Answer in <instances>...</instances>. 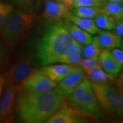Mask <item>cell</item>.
I'll return each mask as SVG.
<instances>
[{"label":"cell","instance_id":"cell-1","mask_svg":"<svg viewBox=\"0 0 123 123\" xmlns=\"http://www.w3.org/2000/svg\"><path fill=\"white\" fill-rule=\"evenodd\" d=\"M66 98L55 87L48 91L34 93L18 90L14 110L22 123H47Z\"/></svg>","mask_w":123,"mask_h":123},{"label":"cell","instance_id":"cell-2","mask_svg":"<svg viewBox=\"0 0 123 123\" xmlns=\"http://www.w3.org/2000/svg\"><path fill=\"white\" fill-rule=\"evenodd\" d=\"M73 40L62 23H53L40 38L36 47V55L40 64L44 66L57 63Z\"/></svg>","mask_w":123,"mask_h":123},{"label":"cell","instance_id":"cell-3","mask_svg":"<svg viewBox=\"0 0 123 123\" xmlns=\"http://www.w3.org/2000/svg\"><path fill=\"white\" fill-rule=\"evenodd\" d=\"M36 14L21 9H12L2 27L1 38L9 48H14L28 36L35 21Z\"/></svg>","mask_w":123,"mask_h":123},{"label":"cell","instance_id":"cell-4","mask_svg":"<svg viewBox=\"0 0 123 123\" xmlns=\"http://www.w3.org/2000/svg\"><path fill=\"white\" fill-rule=\"evenodd\" d=\"M79 109L91 116L94 120H99L102 111L92 88L91 81L84 77L67 97Z\"/></svg>","mask_w":123,"mask_h":123},{"label":"cell","instance_id":"cell-5","mask_svg":"<svg viewBox=\"0 0 123 123\" xmlns=\"http://www.w3.org/2000/svg\"><path fill=\"white\" fill-rule=\"evenodd\" d=\"M92 88L101 111L113 118H120L123 112V95L117 88L110 84H94Z\"/></svg>","mask_w":123,"mask_h":123},{"label":"cell","instance_id":"cell-6","mask_svg":"<svg viewBox=\"0 0 123 123\" xmlns=\"http://www.w3.org/2000/svg\"><path fill=\"white\" fill-rule=\"evenodd\" d=\"M94 120L91 116L79 109L67 98L59 109L47 121V123H82Z\"/></svg>","mask_w":123,"mask_h":123},{"label":"cell","instance_id":"cell-7","mask_svg":"<svg viewBox=\"0 0 123 123\" xmlns=\"http://www.w3.org/2000/svg\"><path fill=\"white\" fill-rule=\"evenodd\" d=\"M56 84L41 68H34L19 84V90L30 93L45 92L55 88Z\"/></svg>","mask_w":123,"mask_h":123},{"label":"cell","instance_id":"cell-8","mask_svg":"<svg viewBox=\"0 0 123 123\" xmlns=\"http://www.w3.org/2000/svg\"><path fill=\"white\" fill-rule=\"evenodd\" d=\"M19 86L8 84L0 98V122L10 123L14 120L17 95Z\"/></svg>","mask_w":123,"mask_h":123},{"label":"cell","instance_id":"cell-9","mask_svg":"<svg viewBox=\"0 0 123 123\" xmlns=\"http://www.w3.org/2000/svg\"><path fill=\"white\" fill-rule=\"evenodd\" d=\"M34 60L32 57H26L16 62L4 75L6 85L12 84L19 86L23 80L34 68Z\"/></svg>","mask_w":123,"mask_h":123},{"label":"cell","instance_id":"cell-10","mask_svg":"<svg viewBox=\"0 0 123 123\" xmlns=\"http://www.w3.org/2000/svg\"><path fill=\"white\" fill-rule=\"evenodd\" d=\"M70 9L65 4L54 0H47L45 1L42 18L44 21L55 23L64 19L66 14Z\"/></svg>","mask_w":123,"mask_h":123},{"label":"cell","instance_id":"cell-11","mask_svg":"<svg viewBox=\"0 0 123 123\" xmlns=\"http://www.w3.org/2000/svg\"><path fill=\"white\" fill-rule=\"evenodd\" d=\"M85 76L86 73L82 68L81 66H77L72 73L57 82L55 87L59 92L67 98L77 84L85 77Z\"/></svg>","mask_w":123,"mask_h":123},{"label":"cell","instance_id":"cell-12","mask_svg":"<svg viewBox=\"0 0 123 123\" xmlns=\"http://www.w3.org/2000/svg\"><path fill=\"white\" fill-rule=\"evenodd\" d=\"M76 67L64 63H53L44 65L41 69L50 79L57 83L72 73Z\"/></svg>","mask_w":123,"mask_h":123},{"label":"cell","instance_id":"cell-13","mask_svg":"<svg viewBox=\"0 0 123 123\" xmlns=\"http://www.w3.org/2000/svg\"><path fill=\"white\" fill-rule=\"evenodd\" d=\"M63 20L64 22H70L74 24L76 26L79 27L81 30L87 31L92 35H96L101 30L96 25L94 19L80 17L76 16L70 11L65 15Z\"/></svg>","mask_w":123,"mask_h":123},{"label":"cell","instance_id":"cell-14","mask_svg":"<svg viewBox=\"0 0 123 123\" xmlns=\"http://www.w3.org/2000/svg\"><path fill=\"white\" fill-rule=\"evenodd\" d=\"M82 44L73 40L70 47L62 56L57 63H64L75 66H79L82 59Z\"/></svg>","mask_w":123,"mask_h":123},{"label":"cell","instance_id":"cell-15","mask_svg":"<svg viewBox=\"0 0 123 123\" xmlns=\"http://www.w3.org/2000/svg\"><path fill=\"white\" fill-rule=\"evenodd\" d=\"M98 60L101 68L105 72L112 75L115 78L118 75L122 67L116 62L111 55L110 50L103 49L99 54Z\"/></svg>","mask_w":123,"mask_h":123},{"label":"cell","instance_id":"cell-16","mask_svg":"<svg viewBox=\"0 0 123 123\" xmlns=\"http://www.w3.org/2000/svg\"><path fill=\"white\" fill-rule=\"evenodd\" d=\"M96 36L101 47L103 49L111 50L120 48L122 44V37L110 30H101Z\"/></svg>","mask_w":123,"mask_h":123},{"label":"cell","instance_id":"cell-17","mask_svg":"<svg viewBox=\"0 0 123 123\" xmlns=\"http://www.w3.org/2000/svg\"><path fill=\"white\" fill-rule=\"evenodd\" d=\"M62 23L66 29V30L69 33L70 36L72 37V38L82 45L90 43L93 39L92 34L81 30L79 27L76 26L74 24L70 22H64Z\"/></svg>","mask_w":123,"mask_h":123},{"label":"cell","instance_id":"cell-18","mask_svg":"<svg viewBox=\"0 0 123 123\" xmlns=\"http://www.w3.org/2000/svg\"><path fill=\"white\" fill-rule=\"evenodd\" d=\"M91 83L94 84H110L114 81L115 77L107 73L102 68H98L85 72Z\"/></svg>","mask_w":123,"mask_h":123},{"label":"cell","instance_id":"cell-19","mask_svg":"<svg viewBox=\"0 0 123 123\" xmlns=\"http://www.w3.org/2000/svg\"><path fill=\"white\" fill-rule=\"evenodd\" d=\"M101 13L105 14L112 17L115 21L123 19V5L114 2H107L106 4L103 5L101 6Z\"/></svg>","mask_w":123,"mask_h":123},{"label":"cell","instance_id":"cell-20","mask_svg":"<svg viewBox=\"0 0 123 123\" xmlns=\"http://www.w3.org/2000/svg\"><path fill=\"white\" fill-rule=\"evenodd\" d=\"M102 49H103L98 43L97 37H93V39L90 43L84 44V47L82 48V56L86 58L98 57Z\"/></svg>","mask_w":123,"mask_h":123},{"label":"cell","instance_id":"cell-21","mask_svg":"<svg viewBox=\"0 0 123 123\" xmlns=\"http://www.w3.org/2000/svg\"><path fill=\"white\" fill-rule=\"evenodd\" d=\"M71 12L80 17L94 19L101 14V7H79L70 9Z\"/></svg>","mask_w":123,"mask_h":123},{"label":"cell","instance_id":"cell-22","mask_svg":"<svg viewBox=\"0 0 123 123\" xmlns=\"http://www.w3.org/2000/svg\"><path fill=\"white\" fill-rule=\"evenodd\" d=\"M94 21L96 25L101 30H112L116 22L113 18L103 13L94 18Z\"/></svg>","mask_w":123,"mask_h":123},{"label":"cell","instance_id":"cell-23","mask_svg":"<svg viewBox=\"0 0 123 123\" xmlns=\"http://www.w3.org/2000/svg\"><path fill=\"white\" fill-rule=\"evenodd\" d=\"M79 66H81L85 72L93 70L95 68H101L98 57L82 58L80 62Z\"/></svg>","mask_w":123,"mask_h":123},{"label":"cell","instance_id":"cell-24","mask_svg":"<svg viewBox=\"0 0 123 123\" xmlns=\"http://www.w3.org/2000/svg\"><path fill=\"white\" fill-rule=\"evenodd\" d=\"M103 1L101 0H72L70 9L79 7H101Z\"/></svg>","mask_w":123,"mask_h":123},{"label":"cell","instance_id":"cell-25","mask_svg":"<svg viewBox=\"0 0 123 123\" xmlns=\"http://www.w3.org/2000/svg\"><path fill=\"white\" fill-rule=\"evenodd\" d=\"M35 0H12L18 8L29 13L34 12Z\"/></svg>","mask_w":123,"mask_h":123},{"label":"cell","instance_id":"cell-26","mask_svg":"<svg viewBox=\"0 0 123 123\" xmlns=\"http://www.w3.org/2000/svg\"><path fill=\"white\" fill-rule=\"evenodd\" d=\"M12 9L13 6L11 4L0 1V29L4 25L8 16Z\"/></svg>","mask_w":123,"mask_h":123},{"label":"cell","instance_id":"cell-27","mask_svg":"<svg viewBox=\"0 0 123 123\" xmlns=\"http://www.w3.org/2000/svg\"><path fill=\"white\" fill-rule=\"evenodd\" d=\"M110 52L111 55L114 58V60L121 67H123V51L122 49L119 48L113 49L110 50Z\"/></svg>","mask_w":123,"mask_h":123},{"label":"cell","instance_id":"cell-28","mask_svg":"<svg viewBox=\"0 0 123 123\" xmlns=\"http://www.w3.org/2000/svg\"><path fill=\"white\" fill-rule=\"evenodd\" d=\"M112 30L114 31V33L120 37L123 35V19L119 20L115 22V25Z\"/></svg>","mask_w":123,"mask_h":123},{"label":"cell","instance_id":"cell-29","mask_svg":"<svg viewBox=\"0 0 123 123\" xmlns=\"http://www.w3.org/2000/svg\"><path fill=\"white\" fill-rule=\"evenodd\" d=\"M6 87V79L4 75L0 76V98Z\"/></svg>","mask_w":123,"mask_h":123},{"label":"cell","instance_id":"cell-30","mask_svg":"<svg viewBox=\"0 0 123 123\" xmlns=\"http://www.w3.org/2000/svg\"><path fill=\"white\" fill-rule=\"evenodd\" d=\"M54 1H58V2L62 3V4H64L67 6L70 9V6H71L72 0H54Z\"/></svg>","mask_w":123,"mask_h":123},{"label":"cell","instance_id":"cell-31","mask_svg":"<svg viewBox=\"0 0 123 123\" xmlns=\"http://www.w3.org/2000/svg\"><path fill=\"white\" fill-rule=\"evenodd\" d=\"M107 2H114V3H117V4H120L123 5V0H105Z\"/></svg>","mask_w":123,"mask_h":123},{"label":"cell","instance_id":"cell-32","mask_svg":"<svg viewBox=\"0 0 123 123\" xmlns=\"http://www.w3.org/2000/svg\"><path fill=\"white\" fill-rule=\"evenodd\" d=\"M1 56H2V53H1V51L0 50V63H1Z\"/></svg>","mask_w":123,"mask_h":123},{"label":"cell","instance_id":"cell-33","mask_svg":"<svg viewBox=\"0 0 123 123\" xmlns=\"http://www.w3.org/2000/svg\"><path fill=\"white\" fill-rule=\"evenodd\" d=\"M101 1H105V0H101Z\"/></svg>","mask_w":123,"mask_h":123}]
</instances>
